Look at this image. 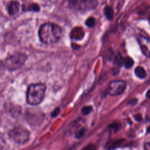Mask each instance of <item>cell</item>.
I'll use <instances>...</instances> for the list:
<instances>
[{"label":"cell","instance_id":"cell-1","mask_svg":"<svg viewBox=\"0 0 150 150\" xmlns=\"http://www.w3.org/2000/svg\"><path fill=\"white\" fill-rule=\"evenodd\" d=\"M62 28L52 22L43 23L40 26L38 31L40 40L47 45L57 43L62 36Z\"/></svg>","mask_w":150,"mask_h":150},{"label":"cell","instance_id":"cell-2","mask_svg":"<svg viewBox=\"0 0 150 150\" xmlns=\"http://www.w3.org/2000/svg\"><path fill=\"white\" fill-rule=\"evenodd\" d=\"M46 90V86L43 83L30 84L26 91V101L31 105L40 104L43 100Z\"/></svg>","mask_w":150,"mask_h":150},{"label":"cell","instance_id":"cell-3","mask_svg":"<svg viewBox=\"0 0 150 150\" xmlns=\"http://www.w3.org/2000/svg\"><path fill=\"white\" fill-rule=\"evenodd\" d=\"M27 55L23 53L18 52L8 57L5 62V68L9 71H15L19 69L25 63Z\"/></svg>","mask_w":150,"mask_h":150},{"label":"cell","instance_id":"cell-4","mask_svg":"<svg viewBox=\"0 0 150 150\" xmlns=\"http://www.w3.org/2000/svg\"><path fill=\"white\" fill-rule=\"evenodd\" d=\"M98 4L97 0H68L69 8L79 12H86L94 9Z\"/></svg>","mask_w":150,"mask_h":150},{"label":"cell","instance_id":"cell-5","mask_svg":"<svg viewBox=\"0 0 150 150\" xmlns=\"http://www.w3.org/2000/svg\"><path fill=\"white\" fill-rule=\"evenodd\" d=\"M30 132L22 126H16L9 132V138L18 144H24L29 139Z\"/></svg>","mask_w":150,"mask_h":150},{"label":"cell","instance_id":"cell-6","mask_svg":"<svg viewBox=\"0 0 150 150\" xmlns=\"http://www.w3.org/2000/svg\"><path fill=\"white\" fill-rule=\"evenodd\" d=\"M126 86V83L123 80H116L112 81L109 84L107 93L112 96H118L124 91Z\"/></svg>","mask_w":150,"mask_h":150},{"label":"cell","instance_id":"cell-7","mask_svg":"<svg viewBox=\"0 0 150 150\" xmlns=\"http://www.w3.org/2000/svg\"><path fill=\"white\" fill-rule=\"evenodd\" d=\"M26 119L28 122L33 125H39L44 119V115L41 112L36 110H29L27 112Z\"/></svg>","mask_w":150,"mask_h":150},{"label":"cell","instance_id":"cell-8","mask_svg":"<svg viewBox=\"0 0 150 150\" xmlns=\"http://www.w3.org/2000/svg\"><path fill=\"white\" fill-rule=\"evenodd\" d=\"M137 41L142 53L146 57H150V40L143 36H139Z\"/></svg>","mask_w":150,"mask_h":150},{"label":"cell","instance_id":"cell-9","mask_svg":"<svg viewBox=\"0 0 150 150\" xmlns=\"http://www.w3.org/2000/svg\"><path fill=\"white\" fill-rule=\"evenodd\" d=\"M20 9V4L18 1H11L7 6V11L10 15H15L18 13Z\"/></svg>","mask_w":150,"mask_h":150},{"label":"cell","instance_id":"cell-10","mask_svg":"<svg viewBox=\"0 0 150 150\" xmlns=\"http://www.w3.org/2000/svg\"><path fill=\"white\" fill-rule=\"evenodd\" d=\"M84 36V32L80 27H76L70 32V37L72 39L78 40H81Z\"/></svg>","mask_w":150,"mask_h":150},{"label":"cell","instance_id":"cell-11","mask_svg":"<svg viewBox=\"0 0 150 150\" xmlns=\"http://www.w3.org/2000/svg\"><path fill=\"white\" fill-rule=\"evenodd\" d=\"M135 75L139 79H144L146 77V73L145 69L141 67V66H138L134 70Z\"/></svg>","mask_w":150,"mask_h":150},{"label":"cell","instance_id":"cell-12","mask_svg":"<svg viewBox=\"0 0 150 150\" xmlns=\"http://www.w3.org/2000/svg\"><path fill=\"white\" fill-rule=\"evenodd\" d=\"M104 13L105 17L110 21L112 20L114 18V12L112 9L109 6H106L104 9Z\"/></svg>","mask_w":150,"mask_h":150},{"label":"cell","instance_id":"cell-13","mask_svg":"<svg viewBox=\"0 0 150 150\" xmlns=\"http://www.w3.org/2000/svg\"><path fill=\"white\" fill-rule=\"evenodd\" d=\"M124 59H123L121 54L120 53H118L114 58V64L117 66L121 67L122 64H124Z\"/></svg>","mask_w":150,"mask_h":150},{"label":"cell","instance_id":"cell-14","mask_svg":"<svg viewBox=\"0 0 150 150\" xmlns=\"http://www.w3.org/2000/svg\"><path fill=\"white\" fill-rule=\"evenodd\" d=\"M23 11H34L38 12L40 10L39 6L36 4H32L29 5L25 8H23Z\"/></svg>","mask_w":150,"mask_h":150},{"label":"cell","instance_id":"cell-15","mask_svg":"<svg viewBox=\"0 0 150 150\" xmlns=\"http://www.w3.org/2000/svg\"><path fill=\"white\" fill-rule=\"evenodd\" d=\"M134 60L130 57H127L124 60V65L126 69H130L134 65Z\"/></svg>","mask_w":150,"mask_h":150},{"label":"cell","instance_id":"cell-16","mask_svg":"<svg viewBox=\"0 0 150 150\" xmlns=\"http://www.w3.org/2000/svg\"><path fill=\"white\" fill-rule=\"evenodd\" d=\"M124 141H125L124 139H119L115 140V141H114L110 145V146L108 147V149H115V148H117V147L120 146V145H121Z\"/></svg>","mask_w":150,"mask_h":150},{"label":"cell","instance_id":"cell-17","mask_svg":"<svg viewBox=\"0 0 150 150\" xmlns=\"http://www.w3.org/2000/svg\"><path fill=\"white\" fill-rule=\"evenodd\" d=\"M93 111V107L91 105H87L84 106L82 108L81 112L83 115H87L89 114L91 111Z\"/></svg>","mask_w":150,"mask_h":150},{"label":"cell","instance_id":"cell-18","mask_svg":"<svg viewBox=\"0 0 150 150\" xmlns=\"http://www.w3.org/2000/svg\"><path fill=\"white\" fill-rule=\"evenodd\" d=\"M86 131V129L85 127H82L80 129H78L75 132V137L76 138H78V139L81 138L84 135V134H85Z\"/></svg>","mask_w":150,"mask_h":150},{"label":"cell","instance_id":"cell-19","mask_svg":"<svg viewBox=\"0 0 150 150\" xmlns=\"http://www.w3.org/2000/svg\"><path fill=\"white\" fill-rule=\"evenodd\" d=\"M95 23H96V20L93 17L88 18L86 21V25L88 28L93 27L95 25Z\"/></svg>","mask_w":150,"mask_h":150},{"label":"cell","instance_id":"cell-20","mask_svg":"<svg viewBox=\"0 0 150 150\" xmlns=\"http://www.w3.org/2000/svg\"><path fill=\"white\" fill-rule=\"evenodd\" d=\"M120 126L121 125L119 123L114 122V123H112V124H110L108 126V127H109V128L112 129L114 131V132H117L119 130V129L120 128Z\"/></svg>","mask_w":150,"mask_h":150},{"label":"cell","instance_id":"cell-21","mask_svg":"<svg viewBox=\"0 0 150 150\" xmlns=\"http://www.w3.org/2000/svg\"><path fill=\"white\" fill-rule=\"evenodd\" d=\"M60 108L59 107H57L56 108H55L53 111H52V114H51V115H52V117H56V116H57V115L59 114V112H60Z\"/></svg>","mask_w":150,"mask_h":150},{"label":"cell","instance_id":"cell-22","mask_svg":"<svg viewBox=\"0 0 150 150\" xmlns=\"http://www.w3.org/2000/svg\"><path fill=\"white\" fill-rule=\"evenodd\" d=\"M137 102H138V100L137 98H132L128 101V104L130 105H135V104H137Z\"/></svg>","mask_w":150,"mask_h":150},{"label":"cell","instance_id":"cell-23","mask_svg":"<svg viewBox=\"0 0 150 150\" xmlns=\"http://www.w3.org/2000/svg\"><path fill=\"white\" fill-rule=\"evenodd\" d=\"M134 119L137 121H141L142 120V117L140 114H137L134 115Z\"/></svg>","mask_w":150,"mask_h":150},{"label":"cell","instance_id":"cell-24","mask_svg":"<svg viewBox=\"0 0 150 150\" xmlns=\"http://www.w3.org/2000/svg\"><path fill=\"white\" fill-rule=\"evenodd\" d=\"M5 67V64L0 62V76L2 75L4 71V68Z\"/></svg>","mask_w":150,"mask_h":150},{"label":"cell","instance_id":"cell-25","mask_svg":"<svg viewBox=\"0 0 150 150\" xmlns=\"http://www.w3.org/2000/svg\"><path fill=\"white\" fill-rule=\"evenodd\" d=\"M146 97L148 98H150V88L147 91V92L146 93Z\"/></svg>","mask_w":150,"mask_h":150},{"label":"cell","instance_id":"cell-26","mask_svg":"<svg viewBox=\"0 0 150 150\" xmlns=\"http://www.w3.org/2000/svg\"><path fill=\"white\" fill-rule=\"evenodd\" d=\"M146 131H147V133H149V134H150V125H149L148 126V127L147 128Z\"/></svg>","mask_w":150,"mask_h":150},{"label":"cell","instance_id":"cell-27","mask_svg":"<svg viewBox=\"0 0 150 150\" xmlns=\"http://www.w3.org/2000/svg\"><path fill=\"white\" fill-rule=\"evenodd\" d=\"M127 121H128V123H129V124H132V121H131L130 119L128 118V119L127 120Z\"/></svg>","mask_w":150,"mask_h":150},{"label":"cell","instance_id":"cell-28","mask_svg":"<svg viewBox=\"0 0 150 150\" xmlns=\"http://www.w3.org/2000/svg\"><path fill=\"white\" fill-rule=\"evenodd\" d=\"M148 20H149V23H150V15H149V17H148Z\"/></svg>","mask_w":150,"mask_h":150}]
</instances>
